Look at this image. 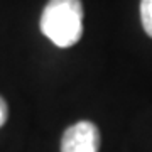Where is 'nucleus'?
<instances>
[{
	"label": "nucleus",
	"instance_id": "f257e3e1",
	"mask_svg": "<svg viewBox=\"0 0 152 152\" xmlns=\"http://www.w3.org/2000/svg\"><path fill=\"white\" fill-rule=\"evenodd\" d=\"M41 32L58 48H71L83 36L81 0H49L41 15Z\"/></svg>",
	"mask_w": 152,
	"mask_h": 152
},
{
	"label": "nucleus",
	"instance_id": "f03ea898",
	"mask_svg": "<svg viewBox=\"0 0 152 152\" xmlns=\"http://www.w3.org/2000/svg\"><path fill=\"white\" fill-rule=\"evenodd\" d=\"M100 132L91 122H78L66 129L61 139V152H98Z\"/></svg>",
	"mask_w": 152,
	"mask_h": 152
},
{
	"label": "nucleus",
	"instance_id": "7ed1b4c3",
	"mask_svg": "<svg viewBox=\"0 0 152 152\" xmlns=\"http://www.w3.org/2000/svg\"><path fill=\"white\" fill-rule=\"evenodd\" d=\"M140 20L145 34L152 37V0H140Z\"/></svg>",
	"mask_w": 152,
	"mask_h": 152
},
{
	"label": "nucleus",
	"instance_id": "20e7f679",
	"mask_svg": "<svg viewBox=\"0 0 152 152\" xmlns=\"http://www.w3.org/2000/svg\"><path fill=\"white\" fill-rule=\"evenodd\" d=\"M7 117H9V108H7V103L4 102V98L0 96V127L7 122Z\"/></svg>",
	"mask_w": 152,
	"mask_h": 152
}]
</instances>
